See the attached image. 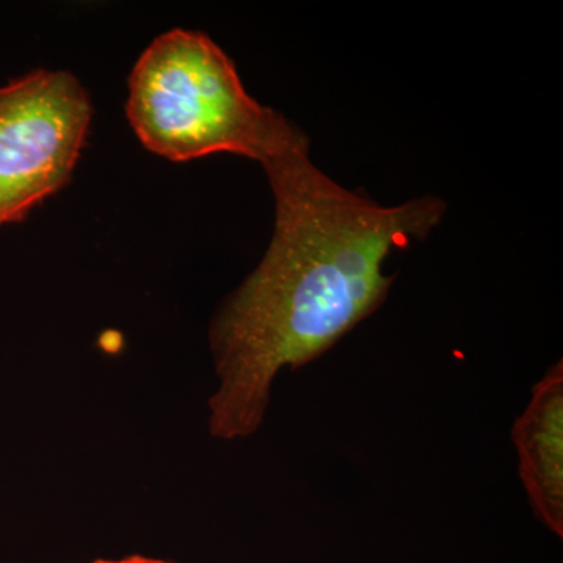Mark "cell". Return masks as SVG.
<instances>
[{
	"label": "cell",
	"instance_id": "obj_1",
	"mask_svg": "<svg viewBox=\"0 0 563 563\" xmlns=\"http://www.w3.org/2000/svg\"><path fill=\"white\" fill-rule=\"evenodd\" d=\"M309 147L263 165L276 199L272 244L211 322L209 424L228 442L258 431L282 369L317 361L383 306L388 255L426 239L446 211L433 196L379 206L325 176Z\"/></svg>",
	"mask_w": 563,
	"mask_h": 563
},
{
	"label": "cell",
	"instance_id": "obj_2",
	"mask_svg": "<svg viewBox=\"0 0 563 563\" xmlns=\"http://www.w3.org/2000/svg\"><path fill=\"white\" fill-rule=\"evenodd\" d=\"M128 118L144 147L173 162L242 155L262 166L307 136L244 90L231 58L209 36H157L129 77Z\"/></svg>",
	"mask_w": 563,
	"mask_h": 563
},
{
	"label": "cell",
	"instance_id": "obj_3",
	"mask_svg": "<svg viewBox=\"0 0 563 563\" xmlns=\"http://www.w3.org/2000/svg\"><path fill=\"white\" fill-rule=\"evenodd\" d=\"M91 114L88 92L66 70H35L0 88V225L24 220L68 184Z\"/></svg>",
	"mask_w": 563,
	"mask_h": 563
},
{
	"label": "cell",
	"instance_id": "obj_4",
	"mask_svg": "<svg viewBox=\"0 0 563 563\" xmlns=\"http://www.w3.org/2000/svg\"><path fill=\"white\" fill-rule=\"evenodd\" d=\"M518 476L533 514L555 536L563 533V363L533 385L512 428Z\"/></svg>",
	"mask_w": 563,
	"mask_h": 563
},
{
	"label": "cell",
	"instance_id": "obj_5",
	"mask_svg": "<svg viewBox=\"0 0 563 563\" xmlns=\"http://www.w3.org/2000/svg\"><path fill=\"white\" fill-rule=\"evenodd\" d=\"M91 563H172L165 561H158V559H147V558H128L121 559V561H96Z\"/></svg>",
	"mask_w": 563,
	"mask_h": 563
}]
</instances>
